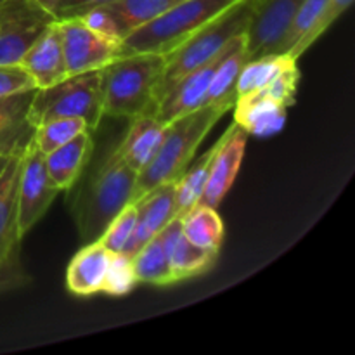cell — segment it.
I'll return each mask as SVG.
<instances>
[{
  "label": "cell",
  "mask_w": 355,
  "mask_h": 355,
  "mask_svg": "<svg viewBox=\"0 0 355 355\" xmlns=\"http://www.w3.org/2000/svg\"><path fill=\"white\" fill-rule=\"evenodd\" d=\"M135 180L137 172H134L114 149L73 205V217L83 241H97L107 224L128 203H134Z\"/></svg>",
  "instance_id": "1"
},
{
  "label": "cell",
  "mask_w": 355,
  "mask_h": 355,
  "mask_svg": "<svg viewBox=\"0 0 355 355\" xmlns=\"http://www.w3.org/2000/svg\"><path fill=\"white\" fill-rule=\"evenodd\" d=\"M227 113L217 106H203L166 125V134L155 158L137 173L134 189V203L165 182H175L187 170L193 156L214 125Z\"/></svg>",
  "instance_id": "2"
},
{
  "label": "cell",
  "mask_w": 355,
  "mask_h": 355,
  "mask_svg": "<svg viewBox=\"0 0 355 355\" xmlns=\"http://www.w3.org/2000/svg\"><path fill=\"white\" fill-rule=\"evenodd\" d=\"M165 55L141 52L121 55L103 68L104 116L128 118L155 106Z\"/></svg>",
  "instance_id": "3"
},
{
  "label": "cell",
  "mask_w": 355,
  "mask_h": 355,
  "mask_svg": "<svg viewBox=\"0 0 355 355\" xmlns=\"http://www.w3.org/2000/svg\"><path fill=\"white\" fill-rule=\"evenodd\" d=\"M253 3L255 0H239L165 55V69L155 92L156 103L184 75L214 59L227 47L232 38L245 33L252 17Z\"/></svg>",
  "instance_id": "4"
},
{
  "label": "cell",
  "mask_w": 355,
  "mask_h": 355,
  "mask_svg": "<svg viewBox=\"0 0 355 355\" xmlns=\"http://www.w3.org/2000/svg\"><path fill=\"white\" fill-rule=\"evenodd\" d=\"M239 0H182L151 23L137 28L121 40V55L153 52L166 55L211 19Z\"/></svg>",
  "instance_id": "5"
},
{
  "label": "cell",
  "mask_w": 355,
  "mask_h": 355,
  "mask_svg": "<svg viewBox=\"0 0 355 355\" xmlns=\"http://www.w3.org/2000/svg\"><path fill=\"white\" fill-rule=\"evenodd\" d=\"M26 116L33 127L54 118H82L94 132L104 116L103 69L66 76L47 89H37Z\"/></svg>",
  "instance_id": "6"
},
{
  "label": "cell",
  "mask_w": 355,
  "mask_h": 355,
  "mask_svg": "<svg viewBox=\"0 0 355 355\" xmlns=\"http://www.w3.org/2000/svg\"><path fill=\"white\" fill-rule=\"evenodd\" d=\"M54 21V14L37 0H3L0 3V64H19L28 49Z\"/></svg>",
  "instance_id": "7"
},
{
  "label": "cell",
  "mask_w": 355,
  "mask_h": 355,
  "mask_svg": "<svg viewBox=\"0 0 355 355\" xmlns=\"http://www.w3.org/2000/svg\"><path fill=\"white\" fill-rule=\"evenodd\" d=\"M58 194L59 189L45 168V155L30 141L21 156L17 179V232L21 239L47 214Z\"/></svg>",
  "instance_id": "8"
},
{
  "label": "cell",
  "mask_w": 355,
  "mask_h": 355,
  "mask_svg": "<svg viewBox=\"0 0 355 355\" xmlns=\"http://www.w3.org/2000/svg\"><path fill=\"white\" fill-rule=\"evenodd\" d=\"M304 0H255L245 31L250 59L266 54H283L284 37Z\"/></svg>",
  "instance_id": "9"
},
{
  "label": "cell",
  "mask_w": 355,
  "mask_h": 355,
  "mask_svg": "<svg viewBox=\"0 0 355 355\" xmlns=\"http://www.w3.org/2000/svg\"><path fill=\"white\" fill-rule=\"evenodd\" d=\"M68 76L103 69L120 58V44L87 28L78 17L58 21Z\"/></svg>",
  "instance_id": "10"
},
{
  "label": "cell",
  "mask_w": 355,
  "mask_h": 355,
  "mask_svg": "<svg viewBox=\"0 0 355 355\" xmlns=\"http://www.w3.org/2000/svg\"><path fill=\"white\" fill-rule=\"evenodd\" d=\"M246 141H248V134L238 123H232L225 130V134L218 139L210 163L207 187L201 194V205L211 208L220 207L238 177L239 168H241Z\"/></svg>",
  "instance_id": "11"
},
{
  "label": "cell",
  "mask_w": 355,
  "mask_h": 355,
  "mask_svg": "<svg viewBox=\"0 0 355 355\" xmlns=\"http://www.w3.org/2000/svg\"><path fill=\"white\" fill-rule=\"evenodd\" d=\"M234 44V38L229 42L227 47L220 52L218 55H215L214 59H210L205 64L198 66L193 71H189L187 75H184L162 99L156 103V118L163 123H172L177 118L184 116L187 113H193V111L203 107L205 99H207L208 87H210L211 76H214L215 69H217L218 62L222 61L225 54L229 52V49Z\"/></svg>",
  "instance_id": "12"
},
{
  "label": "cell",
  "mask_w": 355,
  "mask_h": 355,
  "mask_svg": "<svg viewBox=\"0 0 355 355\" xmlns=\"http://www.w3.org/2000/svg\"><path fill=\"white\" fill-rule=\"evenodd\" d=\"M137 220L132 239L123 253L134 257L142 246L165 229L172 218H175V182H165L153 187L135 201Z\"/></svg>",
  "instance_id": "13"
},
{
  "label": "cell",
  "mask_w": 355,
  "mask_h": 355,
  "mask_svg": "<svg viewBox=\"0 0 355 355\" xmlns=\"http://www.w3.org/2000/svg\"><path fill=\"white\" fill-rule=\"evenodd\" d=\"M166 134V123L156 118V104L130 118L127 135L116 153L134 172H141L155 158Z\"/></svg>",
  "instance_id": "14"
},
{
  "label": "cell",
  "mask_w": 355,
  "mask_h": 355,
  "mask_svg": "<svg viewBox=\"0 0 355 355\" xmlns=\"http://www.w3.org/2000/svg\"><path fill=\"white\" fill-rule=\"evenodd\" d=\"M19 66L30 75L37 89H47L68 76L58 19L49 24L47 30L28 49Z\"/></svg>",
  "instance_id": "15"
},
{
  "label": "cell",
  "mask_w": 355,
  "mask_h": 355,
  "mask_svg": "<svg viewBox=\"0 0 355 355\" xmlns=\"http://www.w3.org/2000/svg\"><path fill=\"white\" fill-rule=\"evenodd\" d=\"M159 238H162L163 246H165L175 283L205 274L207 270L211 269V266H214L218 257V253L207 252V250L194 246L184 236L179 217L172 218L165 225V229L159 232Z\"/></svg>",
  "instance_id": "16"
},
{
  "label": "cell",
  "mask_w": 355,
  "mask_h": 355,
  "mask_svg": "<svg viewBox=\"0 0 355 355\" xmlns=\"http://www.w3.org/2000/svg\"><path fill=\"white\" fill-rule=\"evenodd\" d=\"M288 107L262 90L239 96L234 104V123L248 135L270 137L279 134L286 125Z\"/></svg>",
  "instance_id": "17"
},
{
  "label": "cell",
  "mask_w": 355,
  "mask_h": 355,
  "mask_svg": "<svg viewBox=\"0 0 355 355\" xmlns=\"http://www.w3.org/2000/svg\"><path fill=\"white\" fill-rule=\"evenodd\" d=\"M111 255L99 241L87 243L69 262L66 270V286L73 295L90 297L103 291L104 277L110 267Z\"/></svg>",
  "instance_id": "18"
},
{
  "label": "cell",
  "mask_w": 355,
  "mask_h": 355,
  "mask_svg": "<svg viewBox=\"0 0 355 355\" xmlns=\"http://www.w3.org/2000/svg\"><path fill=\"white\" fill-rule=\"evenodd\" d=\"M92 146L90 132H82L69 142L45 155V168L59 193L69 191L75 186L85 165L89 163Z\"/></svg>",
  "instance_id": "19"
},
{
  "label": "cell",
  "mask_w": 355,
  "mask_h": 355,
  "mask_svg": "<svg viewBox=\"0 0 355 355\" xmlns=\"http://www.w3.org/2000/svg\"><path fill=\"white\" fill-rule=\"evenodd\" d=\"M23 151L9 156L0 175V257L17 252L21 245L17 232V179Z\"/></svg>",
  "instance_id": "20"
},
{
  "label": "cell",
  "mask_w": 355,
  "mask_h": 355,
  "mask_svg": "<svg viewBox=\"0 0 355 355\" xmlns=\"http://www.w3.org/2000/svg\"><path fill=\"white\" fill-rule=\"evenodd\" d=\"M246 61H250V58L248 52H246L245 33H241L234 38L232 47L229 49L227 54L218 62L217 69H215L214 76H211L203 106H217L225 111L234 107L236 101H238L236 83H238L239 71H241Z\"/></svg>",
  "instance_id": "21"
},
{
  "label": "cell",
  "mask_w": 355,
  "mask_h": 355,
  "mask_svg": "<svg viewBox=\"0 0 355 355\" xmlns=\"http://www.w3.org/2000/svg\"><path fill=\"white\" fill-rule=\"evenodd\" d=\"M35 90L17 94L9 106L0 110V155L10 156L24 151L33 137V125L28 121V107L33 99Z\"/></svg>",
  "instance_id": "22"
},
{
  "label": "cell",
  "mask_w": 355,
  "mask_h": 355,
  "mask_svg": "<svg viewBox=\"0 0 355 355\" xmlns=\"http://www.w3.org/2000/svg\"><path fill=\"white\" fill-rule=\"evenodd\" d=\"M179 218L184 236L194 246L207 252H220L222 239H224V222L217 208L198 203Z\"/></svg>",
  "instance_id": "23"
},
{
  "label": "cell",
  "mask_w": 355,
  "mask_h": 355,
  "mask_svg": "<svg viewBox=\"0 0 355 355\" xmlns=\"http://www.w3.org/2000/svg\"><path fill=\"white\" fill-rule=\"evenodd\" d=\"M179 2L182 0H113L106 3V7L114 16L125 38L128 33L151 23Z\"/></svg>",
  "instance_id": "24"
},
{
  "label": "cell",
  "mask_w": 355,
  "mask_h": 355,
  "mask_svg": "<svg viewBox=\"0 0 355 355\" xmlns=\"http://www.w3.org/2000/svg\"><path fill=\"white\" fill-rule=\"evenodd\" d=\"M134 272L137 283H148L153 286H170L175 283L172 269H170L168 257H166L165 246L162 238L155 236L151 241L146 243L134 257Z\"/></svg>",
  "instance_id": "25"
},
{
  "label": "cell",
  "mask_w": 355,
  "mask_h": 355,
  "mask_svg": "<svg viewBox=\"0 0 355 355\" xmlns=\"http://www.w3.org/2000/svg\"><path fill=\"white\" fill-rule=\"evenodd\" d=\"M214 151L215 144L189 170H186L179 180H175V217H182L187 210L200 203L201 194L207 187Z\"/></svg>",
  "instance_id": "26"
},
{
  "label": "cell",
  "mask_w": 355,
  "mask_h": 355,
  "mask_svg": "<svg viewBox=\"0 0 355 355\" xmlns=\"http://www.w3.org/2000/svg\"><path fill=\"white\" fill-rule=\"evenodd\" d=\"M290 61H297V59L290 58L288 54H266L246 61L236 83L238 97L263 89Z\"/></svg>",
  "instance_id": "27"
},
{
  "label": "cell",
  "mask_w": 355,
  "mask_h": 355,
  "mask_svg": "<svg viewBox=\"0 0 355 355\" xmlns=\"http://www.w3.org/2000/svg\"><path fill=\"white\" fill-rule=\"evenodd\" d=\"M82 132H89V127L82 118H54V120L37 125L33 128L31 141L44 155H47Z\"/></svg>",
  "instance_id": "28"
},
{
  "label": "cell",
  "mask_w": 355,
  "mask_h": 355,
  "mask_svg": "<svg viewBox=\"0 0 355 355\" xmlns=\"http://www.w3.org/2000/svg\"><path fill=\"white\" fill-rule=\"evenodd\" d=\"M137 220V208L134 203H128L113 220L107 224L104 232L97 241L111 253H120L127 248L128 241L132 239Z\"/></svg>",
  "instance_id": "29"
},
{
  "label": "cell",
  "mask_w": 355,
  "mask_h": 355,
  "mask_svg": "<svg viewBox=\"0 0 355 355\" xmlns=\"http://www.w3.org/2000/svg\"><path fill=\"white\" fill-rule=\"evenodd\" d=\"M135 284L139 283L134 272L132 257H128L123 252L113 253L106 277H104L103 293L111 295V297H123L134 290Z\"/></svg>",
  "instance_id": "30"
},
{
  "label": "cell",
  "mask_w": 355,
  "mask_h": 355,
  "mask_svg": "<svg viewBox=\"0 0 355 355\" xmlns=\"http://www.w3.org/2000/svg\"><path fill=\"white\" fill-rule=\"evenodd\" d=\"M298 80H300V71H298L297 61H290L279 73H277V76L272 82L267 83V85L260 90H262L263 94H267L269 97H272V99H276L277 103L290 107L291 104L295 103Z\"/></svg>",
  "instance_id": "31"
},
{
  "label": "cell",
  "mask_w": 355,
  "mask_h": 355,
  "mask_svg": "<svg viewBox=\"0 0 355 355\" xmlns=\"http://www.w3.org/2000/svg\"><path fill=\"white\" fill-rule=\"evenodd\" d=\"M28 283H30V276L21 263L19 250L10 255L0 257V295L26 286Z\"/></svg>",
  "instance_id": "32"
},
{
  "label": "cell",
  "mask_w": 355,
  "mask_h": 355,
  "mask_svg": "<svg viewBox=\"0 0 355 355\" xmlns=\"http://www.w3.org/2000/svg\"><path fill=\"white\" fill-rule=\"evenodd\" d=\"M87 28H90L96 33L103 35V37L111 38L114 42H121L123 40V35H121L120 26H118L116 19H114L113 14L110 12L106 6L103 7H96V9L89 10V12L82 14L78 17Z\"/></svg>",
  "instance_id": "33"
},
{
  "label": "cell",
  "mask_w": 355,
  "mask_h": 355,
  "mask_svg": "<svg viewBox=\"0 0 355 355\" xmlns=\"http://www.w3.org/2000/svg\"><path fill=\"white\" fill-rule=\"evenodd\" d=\"M37 89L33 80L19 64L2 66L0 64V97L12 96V94L26 92Z\"/></svg>",
  "instance_id": "34"
},
{
  "label": "cell",
  "mask_w": 355,
  "mask_h": 355,
  "mask_svg": "<svg viewBox=\"0 0 355 355\" xmlns=\"http://www.w3.org/2000/svg\"><path fill=\"white\" fill-rule=\"evenodd\" d=\"M110 2L113 0H59L54 9V17L58 21L73 19V17H80L82 14L89 12L96 7L106 6Z\"/></svg>",
  "instance_id": "35"
},
{
  "label": "cell",
  "mask_w": 355,
  "mask_h": 355,
  "mask_svg": "<svg viewBox=\"0 0 355 355\" xmlns=\"http://www.w3.org/2000/svg\"><path fill=\"white\" fill-rule=\"evenodd\" d=\"M352 2L354 0H329L328 7H326V10H324V16H322V19L319 21L318 28L312 31L311 38H309V45L314 44V42L318 40V38L321 37V35L324 33V31L328 30L333 23H335V21L338 19V17L342 16V14L345 12L350 6H352Z\"/></svg>",
  "instance_id": "36"
},
{
  "label": "cell",
  "mask_w": 355,
  "mask_h": 355,
  "mask_svg": "<svg viewBox=\"0 0 355 355\" xmlns=\"http://www.w3.org/2000/svg\"><path fill=\"white\" fill-rule=\"evenodd\" d=\"M37 2L40 3V6L44 7V9H47L49 12L54 14V9H55V6H58L59 0H37Z\"/></svg>",
  "instance_id": "37"
},
{
  "label": "cell",
  "mask_w": 355,
  "mask_h": 355,
  "mask_svg": "<svg viewBox=\"0 0 355 355\" xmlns=\"http://www.w3.org/2000/svg\"><path fill=\"white\" fill-rule=\"evenodd\" d=\"M16 97H17V94H12V96H7V97H0V110H2V107H6V106H9V104L12 103Z\"/></svg>",
  "instance_id": "38"
},
{
  "label": "cell",
  "mask_w": 355,
  "mask_h": 355,
  "mask_svg": "<svg viewBox=\"0 0 355 355\" xmlns=\"http://www.w3.org/2000/svg\"><path fill=\"white\" fill-rule=\"evenodd\" d=\"M7 162H9V156L0 155V175H2L3 168H6V165H7Z\"/></svg>",
  "instance_id": "39"
},
{
  "label": "cell",
  "mask_w": 355,
  "mask_h": 355,
  "mask_svg": "<svg viewBox=\"0 0 355 355\" xmlns=\"http://www.w3.org/2000/svg\"><path fill=\"white\" fill-rule=\"evenodd\" d=\"M3 2V0H0V3H2Z\"/></svg>",
  "instance_id": "40"
}]
</instances>
